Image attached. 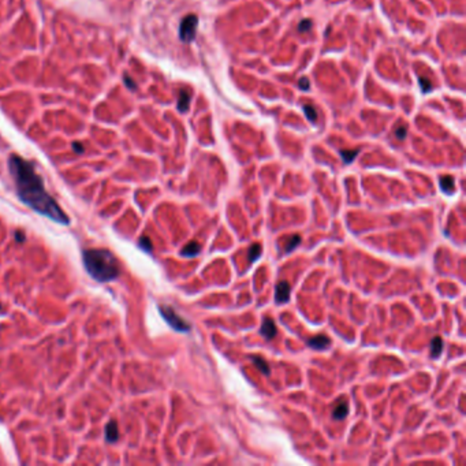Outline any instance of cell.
Listing matches in <instances>:
<instances>
[{
    "mask_svg": "<svg viewBox=\"0 0 466 466\" xmlns=\"http://www.w3.org/2000/svg\"><path fill=\"white\" fill-rule=\"evenodd\" d=\"M8 170L13 177L17 194L23 204L59 224L67 226L70 223L68 216L59 207L58 201L45 190L44 182L30 161L18 155H10Z\"/></svg>",
    "mask_w": 466,
    "mask_h": 466,
    "instance_id": "6da1fadb",
    "label": "cell"
},
{
    "mask_svg": "<svg viewBox=\"0 0 466 466\" xmlns=\"http://www.w3.org/2000/svg\"><path fill=\"white\" fill-rule=\"evenodd\" d=\"M87 272L99 282H111L120 275L116 257L107 249H88L82 254Z\"/></svg>",
    "mask_w": 466,
    "mask_h": 466,
    "instance_id": "7a4b0ae2",
    "label": "cell"
},
{
    "mask_svg": "<svg viewBox=\"0 0 466 466\" xmlns=\"http://www.w3.org/2000/svg\"><path fill=\"white\" fill-rule=\"evenodd\" d=\"M159 311L160 313H161V316H163V319L166 320L167 323L170 324V327H173L175 331L187 333V331L190 330V324L182 319L180 316H178L173 308L163 305V307H159Z\"/></svg>",
    "mask_w": 466,
    "mask_h": 466,
    "instance_id": "3957f363",
    "label": "cell"
},
{
    "mask_svg": "<svg viewBox=\"0 0 466 466\" xmlns=\"http://www.w3.org/2000/svg\"><path fill=\"white\" fill-rule=\"evenodd\" d=\"M197 26H199V17L194 15V14L186 15L179 25L180 40L183 43H192L194 40V37H196Z\"/></svg>",
    "mask_w": 466,
    "mask_h": 466,
    "instance_id": "277c9868",
    "label": "cell"
},
{
    "mask_svg": "<svg viewBox=\"0 0 466 466\" xmlns=\"http://www.w3.org/2000/svg\"><path fill=\"white\" fill-rule=\"evenodd\" d=\"M275 300L278 304H286L287 301L290 300V285L282 280L276 285L275 288Z\"/></svg>",
    "mask_w": 466,
    "mask_h": 466,
    "instance_id": "5b68a950",
    "label": "cell"
},
{
    "mask_svg": "<svg viewBox=\"0 0 466 466\" xmlns=\"http://www.w3.org/2000/svg\"><path fill=\"white\" fill-rule=\"evenodd\" d=\"M330 343H331V339L327 335H317V336L307 340L308 346L312 347L314 350H324L330 346Z\"/></svg>",
    "mask_w": 466,
    "mask_h": 466,
    "instance_id": "8992f818",
    "label": "cell"
},
{
    "mask_svg": "<svg viewBox=\"0 0 466 466\" xmlns=\"http://www.w3.org/2000/svg\"><path fill=\"white\" fill-rule=\"evenodd\" d=\"M260 333L266 338V339H272L273 336L276 335V326L273 323V320L271 317H266L263 321V326L260 328Z\"/></svg>",
    "mask_w": 466,
    "mask_h": 466,
    "instance_id": "52a82bcc",
    "label": "cell"
},
{
    "mask_svg": "<svg viewBox=\"0 0 466 466\" xmlns=\"http://www.w3.org/2000/svg\"><path fill=\"white\" fill-rule=\"evenodd\" d=\"M119 438V431H118V424L116 421H108V424L106 426V439L110 443H115Z\"/></svg>",
    "mask_w": 466,
    "mask_h": 466,
    "instance_id": "ba28073f",
    "label": "cell"
},
{
    "mask_svg": "<svg viewBox=\"0 0 466 466\" xmlns=\"http://www.w3.org/2000/svg\"><path fill=\"white\" fill-rule=\"evenodd\" d=\"M190 99H192V92L187 89H182L178 97V110L182 112H186L190 107Z\"/></svg>",
    "mask_w": 466,
    "mask_h": 466,
    "instance_id": "9c48e42d",
    "label": "cell"
},
{
    "mask_svg": "<svg viewBox=\"0 0 466 466\" xmlns=\"http://www.w3.org/2000/svg\"><path fill=\"white\" fill-rule=\"evenodd\" d=\"M201 250V245L197 242V241H192V242H189L186 246L183 247V250L180 252L182 256H186V257H194V256H197V254L200 253Z\"/></svg>",
    "mask_w": 466,
    "mask_h": 466,
    "instance_id": "30bf717a",
    "label": "cell"
},
{
    "mask_svg": "<svg viewBox=\"0 0 466 466\" xmlns=\"http://www.w3.org/2000/svg\"><path fill=\"white\" fill-rule=\"evenodd\" d=\"M347 410H349L347 402H345V400H340L339 403L333 407V417L336 420H343L347 416Z\"/></svg>",
    "mask_w": 466,
    "mask_h": 466,
    "instance_id": "8fae6325",
    "label": "cell"
},
{
    "mask_svg": "<svg viewBox=\"0 0 466 466\" xmlns=\"http://www.w3.org/2000/svg\"><path fill=\"white\" fill-rule=\"evenodd\" d=\"M442 352H443V342H442L439 336H436V338H433L431 340V357L438 358L442 354Z\"/></svg>",
    "mask_w": 466,
    "mask_h": 466,
    "instance_id": "7c38bea8",
    "label": "cell"
},
{
    "mask_svg": "<svg viewBox=\"0 0 466 466\" xmlns=\"http://www.w3.org/2000/svg\"><path fill=\"white\" fill-rule=\"evenodd\" d=\"M440 187L444 193H453L454 192V179L453 177L446 175V177H442L440 178Z\"/></svg>",
    "mask_w": 466,
    "mask_h": 466,
    "instance_id": "4fadbf2b",
    "label": "cell"
},
{
    "mask_svg": "<svg viewBox=\"0 0 466 466\" xmlns=\"http://www.w3.org/2000/svg\"><path fill=\"white\" fill-rule=\"evenodd\" d=\"M339 154L340 156H342L343 161H345L346 164H350V163L357 157V155L360 154V149H352V151L346 149V151H340Z\"/></svg>",
    "mask_w": 466,
    "mask_h": 466,
    "instance_id": "5bb4252c",
    "label": "cell"
},
{
    "mask_svg": "<svg viewBox=\"0 0 466 466\" xmlns=\"http://www.w3.org/2000/svg\"><path fill=\"white\" fill-rule=\"evenodd\" d=\"M252 361L254 362V365L257 366L264 375H269L271 371H269V366H268V364L266 362V360H263L261 357H257V355H253V357H252Z\"/></svg>",
    "mask_w": 466,
    "mask_h": 466,
    "instance_id": "9a60e30c",
    "label": "cell"
},
{
    "mask_svg": "<svg viewBox=\"0 0 466 466\" xmlns=\"http://www.w3.org/2000/svg\"><path fill=\"white\" fill-rule=\"evenodd\" d=\"M260 253H261V245L253 244V245L250 246V249H249V253H247L249 261H250V263H254L256 260L259 259Z\"/></svg>",
    "mask_w": 466,
    "mask_h": 466,
    "instance_id": "2e32d148",
    "label": "cell"
},
{
    "mask_svg": "<svg viewBox=\"0 0 466 466\" xmlns=\"http://www.w3.org/2000/svg\"><path fill=\"white\" fill-rule=\"evenodd\" d=\"M304 112H305L307 118L311 120V122H316V120H317V111L314 110V107L313 106H309V104L304 106Z\"/></svg>",
    "mask_w": 466,
    "mask_h": 466,
    "instance_id": "e0dca14e",
    "label": "cell"
},
{
    "mask_svg": "<svg viewBox=\"0 0 466 466\" xmlns=\"http://www.w3.org/2000/svg\"><path fill=\"white\" fill-rule=\"evenodd\" d=\"M313 23L311 20H302L300 22V25H298V32L300 33H305V32H309L311 29H312Z\"/></svg>",
    "mask_w": 466,
    "mask_h": 466,
    "instance_id": "ac0fdd59",
    "label": "cell"
},
{
    "mask_svg": "<svg viewBox=\"0 0 466 466\" xmlns=\"http://www.w3.org/2000/svg\"><path fill=\"white\" fill-rule=\"evenodd\" d=\"M300 242H301L300 237H298V235H293V237H291V240L288 241V242H287V245H286V252H287V253H288L290 250H293L294 247L297 246V245H298Z\"/></svg>",
    "mask_w": 466,
    "mask_h": 466,
    "instance_id": "d6986e66",
    "label": "cell"
},
{
    "mask_svg": "<svg viewBox=\"0 0 466 466\" xmlns=\"http://www.w3.org/2000/svg\"><path fill=\"white\" fill-rule=\"evenodd\" d=\"M140 246L142 247V249H145L147 252H151V250H152V242H151V240H149L148 237H141Z\"/></svg>",
    "mask_w": 466,
    "mask_h": 466,
    "instance_id": "ffe728a7",
    "label": "cell"
},
{
    "mask_svg": "<svg viewBox=\"0 0 466 466\" xmlns=\"http://www.w3.org/2000/svg\"><path fill=\"white\" fill-rule=\"evenodd\" d=\"M419 84H420V87H421V90H422L424 93H428V92L431 90V88H432L431 82H429V81H426L425 78H419Z\"/></svg>",
    "mask_w": 466,
    "mask_h": 466,
    "instance_id": "44dd1931",
    "label": "cell"
},
{
    "mask_svg": "<svg viewBox=\"0 0 466 466\" xmlns=\"http://www.w3.org/2000/svg\"><path fill=\"white\" fill-rule=\"evenodd\" d=\"M406 133H407L406 126L397 127V130H395V135H397L399 140H405V138H406Z\"/></svg>",
    "mask_w": 466,
    "mask_h": 466,
    "instance_id": "7402d4cb",
    "label": "cell"
},
{
    "mask_svg": "<svg viewBox=\"0 0 466 466\" xmlns=\"http://www.w3.org/2000/svg\"><path fill=\"white\" fill-rule=\"evenodd\" d=\"M298 87H300L302 90H308L309 87H311V82H309L308 78H302V80H300V82H298Z\"/></svg>",
    "mask_w": 466,
    "mask_h": 466,
    "instance_id": "603a6c76",
    "label": "cell"
},
{
    "mask_svg": "<svg viewBox=\"0 0 466 466\" xmlns=\"http://www.w3.org/2000/svg\"><path fill=\"white\" fill-rule=\"evenodd\" d=\"M125 82H126V85L129 87V89H132V90H135L137 89V85H135V82L132 81V78L129 77V75H125Z\"/></svg>",
    "mask_w": 466,
    "mask_h": 466,
    "instance_id": "cb8c5ba5",
    "label": "cell"
},
{
    "mask_svg": "<svg viewBox=\"0 0 466 466\" xmlns=\"http://www.w3.org/2000/svg\"><path fill=\"white\" fill-rule=\"evenodd\" d=\"M73 148H74V151H75L77 154H82V152H84V147L81 145L80 142H74Z\"/></svg>",
    "mask_w": 466,
    "mask_h": 466,
    "instance_id": "d4e9b609",
    "label": "cell"
},
{
    "mask_svg": "<svg viewBox=\"0 0 466 466\" xmlns=\"http://www.w3.org/2000/svg\"><path fill=\"white\" fill-rule=\"evenodd\" d=\"M17 240L23 241V240H25V235H22L21 233H17Z\"/></svg>",
    "mask_w": 466,
    "mask_h": 466,
    "instance_id": "484cf974",
    "label": "cell"
},
{
    "mask_svg": "<svg viewBox=\"0 0 466 466\" xmlns=\"http://www.w3.org/2000/svg\"><path fill=\"white\" fill-rule=\"evenodd\" d=\"M0 311H1V307H0Z\"/></svg>",
    "mask_w": 466,
    "mask_h": 466,
    "instance_id": "4316f807",
    "label": "cell"
}]
</instances>
